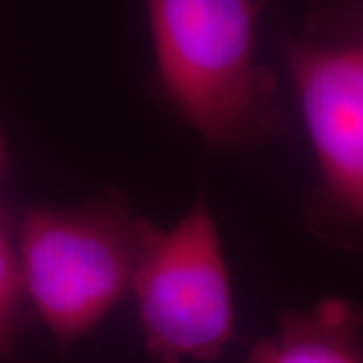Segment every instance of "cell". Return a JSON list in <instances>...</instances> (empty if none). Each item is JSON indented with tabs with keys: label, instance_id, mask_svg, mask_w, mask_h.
Instances as JSON below:
<instances>
[{
	"label": "cell",
	"instance_id": "obj_6",
	"mask_svg": "<svg viewBox=\"0 0 363 363\" xmlns=\"http://www.w3.org/2000/svg\"><path fill=\"white\" fill-rule=\"evenodd\" d=\"M25 297L18 250L0 212V355L11 350L18 333Z\"/></svg>",
	"mask_w": 363,
	"mask_h": 363
},
{
	"label": "cell",
	"instance_id": "obj_3",
	"mask_svg": "<svg viewBox=\"0 0 363 363\" xmlns=\"http://www.w3.org/2000/svg\"><path fill=\"white\" fill-rule=\"evenodd\" d=\"M145 345L162 363L214 362L234 333V297L204 198L169 230L147 226L133 274Z\"/></svg>",
	"mask_w": 363,
	"mask_h": 363
},
{
	"label": "cell",
	"instance_id": "obj_7",
	"mask_svg": "<svg viewBox=\"0 0 363 363\" xmlns=\"http://www.w3.org/2000/svg\"><path fill=\"white\" fill-rule=\"evenodd\" d=\"M0 160H2V143H0Z\"/></svg>",
	"mask_w": 363,
	"mask_h": 363
},
{
	"label": "cell",
	"instance_id": "obj_2",
	"mask_svg": "<svg viewBox=\"0 0 363 363\" xmlns=\"http://www.w3.org/2000/svg\"><path fill=\"white\" fill-rule=\"evenodd\" d=\"M147 226L109 200L26 212L16 247L25 295L59 341L87 335L130 293Z\"/></svg>",
	"mask_w": 363,
	"mask_h": 363
},
{
	"label": "cell",
	"instance_id": "obj_4",
	"mask_svg": "<svg viewBox=\"0 0 363 363\" xmlns=\"http://www.w3.org/2000/svg\"><path fill=\"white\" fill-rule=\"evenodd\" d=\"M289 67L325 184L363 218V47H295Z\"/></svg>",
	"mask_w": 363,
	"mask_h": 363
},
{
	"label": "cell",
	"instance_id": "obj_5",
	"mask_svg": "<svg viewBox=\"0 0 363 363\" xmlns=\"http://www.w3.org/2000/svg\"><path fill=\"white\" fill-rule=\"evenodd\" d=\"M362 327V311L351 301L327 298L285 315L250 350L247 363H363Z\"/></svg>",
	"mask_w": 363,
	"mask_h": 363
},
{
	"label": "cell",
	"instance_id": "obj_1",
	"mask_svg": "<svg viewBox=\"0 0 363 363\" xmlns=\"http://www.w3.org/2000/svg\"><path fill=\"white\" fill-rule=\"evenodd\" d=\"M260 9L247 0H156L147 6L169 99L216 145H242L272 125V87L255 59Z\"/></svg>",
	"mask_w": 363,
	"mask_h": 363
}]
</instances>
